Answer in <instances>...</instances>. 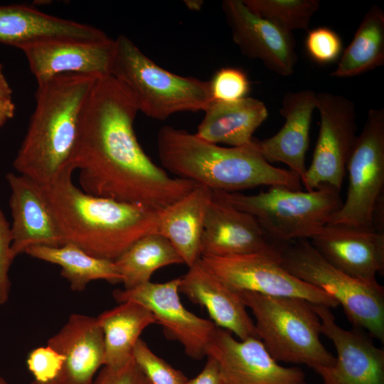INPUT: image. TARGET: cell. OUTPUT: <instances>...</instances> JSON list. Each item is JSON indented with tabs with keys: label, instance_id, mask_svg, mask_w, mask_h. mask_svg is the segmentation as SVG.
Masks as SVG:
<instances>
[{
	"label": "cell",
	"instance_id": "6da1fadb",
	"mask_svg": "<svg viewBox=\"0 0 384 384\" xmlns=\"http://www.w3.org/2000/svg\"><path fill=\"white\" fill-rule=\"evenodd\" d=\"M138 112L121 82L99 78L82 113L73 169L85 193L159 212L198 183L170 176L144 152L134 129Z\"/></svg>",
	"mask_w": 384,
	"mask_h": 384
},
{
	"label": "cell",
	"instance_id": "7a4b0ae2",
	"mask_svg": "<svg viewBox=\"0 0 384 384\" xmlns=\"http://www.w3.org/2000/svg\"><path fill=\"white\" fill-rule=\"evenodd\" d=\"M98 78L68 73L37 83L35 109L13 163L19 174L43 186L75 171L82 113Z\"/></svg>",
	"mask_w": 384,
	"mask_h": 384
},
{
	"label": "cell",
	"instance_id": "3957f363",
	"mask_svg": "<svg viewBox=\"0 0 384 384\" xmlns=\"http://www.w3.org/2000/svg\"><path fill=\"white\" fill-rule=\"evenodd\" d=\"M73 171L41 186L65 244L115 261L143 236L157 233L158 213L144 206L88 194L72 180Z\"/></svg>",
	"mask_w": 384,
	"mask_h": 384
},
{
	"label": "cell",
	"instance_id": "277c9868",
	"mask_svg": "<svg viewBox=\"0 0 384 384\" xmlns=\"http://www.w3.org/2000/svg\"><path fill=\"white\" fill-rule=\"evenodd\" d=\"M157 150L165 171L211 190L240 192L262 186L302 188L297 174L272 166L260 155L254 139L248 146L225 147L166 125L158 132Z\"/></svg>",
	"mask_w": 384,
	"mask_h": 384
},
{
	"label": "cell",
	"instance_id": "5b68a950",
	"mask_svg": "<svg viewBox=\"0 0 384 384\" xmlns=\"http://www.w3.org/2000/svg\"><path fill=\"white\" fill-rule=\"evenodd\" d=\"M255 319L257 337L277 362L312 369L332 366L336 357L321 341V319L314 304L297 297L239 292Z\"/></svg>",
	"mask_w": 384,
	"mask_h": 384
},
{
	"label": "cell",
	"instance_id": "8992f818",
	"mask_svg": "<svg viewBox=\"0 0 384 384\" xmlns=\"http://www.w3.org/2000/svg\"><path fill=\"white\" fill-rule=\"evenodd\" d=\"M114 41L110 75L129 90L147 117L164 120L179 112L205 111L213 102L209 81L161 68L124 35Z\"/></svg>",
	"mask_w": 384,
	"mask_h": 384
},
{
	"label": "cell",
	"instance_id": "52a82bcc",
	"mask_svg": "<svg viewBox=\"0 0 384 384\" xmlns=\"http://www.w3.org/2000/svg\"><path fill=\"white\" fill-rule=\"evenodd\" d=\"M340 191L324 185L310 191L284 186L247 195L219 191L235 208L252 215L274 242L310 240L341 207Z\"/></svg>",
	"mask_w": 384,
	"mask_h": 384
},
{
	"label": "cell",
	"instance_id": "ba28073f",
	"mask_svg": "<svg viewBox=\"0 0 384 384\" xmlns=\"http://www.w3.org/2000/svg\"><path fill=\"white\" fill-rule=\"evenodd\" d=\"M289 273L331 295L353 328L384 342V287L354 279L328 262L307 239L276 243Z\"/></svg>",
	"mask_w": 384,
	"mask_h": 384
},
{
	"label": "cell",
	"instance_id": "9c48e42d",
	"mask_svg": "<svg viewBox=\"0 0 384 384\" xmlns=\"http://www.w3.org/2000/svg\"><path fill=\"white\" fill-rule=\"evenodd\" d=\"M348 187L328 224L383 232L384 109H370L346 165Z\"/></svg>",
	"mask_w": 384,
	"mask_h": 384
},
{
	"label": "cell",
	"instance_id": "30bf717a",
	"mask_svg": "<svg viewBox=\"0 0 384 384\" xmlns=\"http://www.w3.org/2000/svg\"><path fill=\"white\" fill-rule=\"evenodd\" d=\"M201 263L216 277L238 292L297 297L329 308L338 303L328 293L289 273L282 265L277 248L225 257H201Z\"/></svg>",
	"mask_w": 384,
	"mask_h": 384
},
{
	"label": "cell",
	"instance_id": "8fae6325",
	"mask_svg": "<svg viewBox=\"0 0 384 384\" xmlns=\"http://www.w3.org/2000/svg\"><path fill=\"white\" fill-rule=\"evenodd\" d=\"M316 109L321 119L319 136L302 185L307 191L324 185L341 190L357 137L355 105L343 95L320 92Z\"/></svg>",
	"mask_w": 384,
	"mask_h": 384
},
{
	"label": "cell",
	"instance_id": "7c38bea8",
	"mask_svg": "<svg viewBox=\"0 0 384 384\" xmlns=\"http://www.w3.org/2000/svg\"><path fill=\"white\" fill-rule=\"evenodd\" d=\"M181 277L155 283L148 282L131 289H116L119 303L131 301L148 309L161 325L166 336L178 341L191 358L206 356L208 346L218 328L212 321L187 310L179 297Z\"/></svg>",
	"mask_w": 384,
	"mask_h": 384
},
{
	"label": "cell",
	"instance_id": "4fadbf2b",
	"mask_svg": "<svg viewBox=\"0 0 384 384\" xmlns=\"http://www.w3.org/2000/svg\"><path fill=\"white\" fill-rule=\"evenodd\" d=\"M321 323V334L330 339L337 356L330 366L313 370L322 384H384V350L377 347L363 330L339 326L331 309L314 304Z\"/></svg>",
	"mask_w": 384,
	"mask_h": 384
},
{
	"label": "cell",
	"instance_id": "5bb4252c",
	"mask_svg": "<svg viewBox=\"0 0 384 384\" xmlns=\"http://www.w3.org/2000/svg\"><path fill=\"white\" fill-rule=\"evenodd\" d=\"M207 356L216 361L224 384H306L301 368L279 364L257 337L237 340L218 327Z\"/></svg>",
	"mask_w": 384,
	"mask_h": 384
},
{
	"label": "cell",
	"instance_id": "9a60e30c",
	"mask_svg": "<svg viewBox=\"0 0 384 384\" xmlns=\"http://www.w3.org/2000/svg\"><path fill=\"white\" fill-rule=\"evenodd\" d=\"M115 41L109 36L96 39L54 38L21 47L37 83L55 76L110 75Z\"/></svg>",
	"mask_w": 384,
	"mask_h": 384
},
{
	"label": "cell",
	"instance_id": "2e32d148",
	"mask_svg": "<svg viewBox=\"0 0 384 384\" xmlns=\"http://www.w3.org/2000/svg\"><path fill=\"white\" fill-rule=\"evenodd\" d=\"M222 9L232 38L249 58L261 60L267 68L289 76L297 62L294 35L250 11L242 0H225Z\"/></svg>",
	"mask_w": 384,
	"mask_h": 384
},
{
	"label": "cell",
	"instance_id": "e0dca14e",
	"mask_svg": "<svg viewBox=\"0 0 384 384\" xmlns=\"http://www.w3.org/2000/svg\"><path fill=\"white\" fill-rule=\"evenodd\" d=\"M331 265L363 282L377 284L384 274V233L327 224L309 240Z\"/></svg>",
	"mask_w": 384,
	"mask_h": 384
},
{
	"label": "cell",
	"instance_id": "ac0fdd59",
	"mask_svg": "<svg viewBox=\"0 0 384 384\" xmlns=\"http://www.w3.org/2000/svg\"><path fill=\"white\" fill-rule=\"evenodd\" d=\"M276 243L265 234L257 220L212 190L201 242V257H225L271 252Z\"/></svg>",
	"mask_w": 384,
	"mask_h": 384
},
{
	"label": "cell",
	"instance_id": "d6986e66",
	"mask_svg": "<svg viewBox=\"0 0 384 384\" xmlns=\"http://www.w3.org/2000/svg\"><path fill=\"white\" fill-rule=\"evenodd\" d=\"M11 189V252L14 258L33 246L65 244L48 201L40 184L28 177L8 173Z\"/></svg>",
	"mask_w": 384,
	"mask_h": 384
},
{
	"label": "cell",
	"instance_id": "ffe728a7",
	"mask_svg": "<svg viewBox=\"0 0 384 384\" xmlns=\"http://www.w3.org/2000/svg\"><path fill=\"white\" fill-rule=\"evenodd\" d=\"M316 95L310 89L287 92L279 110L285 120L282 128L271 137L262 140L254 139L257 150L267 162L286 164L301 181L307 169L305 157L310 125L316 110Z\"/></svg>",
	"mask_w": 384,
	"mask_h": 384
},
{
	"label": "cell",
	"instance_id": "44dd1931",
	"mask_svg": "<svg viewBox=\"0 0 384 384\" xmlns=\"http://www.w3.org/2000/svg\"><path fill=\"white\" fill-rule=\"evenodd\" d=\"M179 292L204 307L217 327L234 334L240 340L257 337L254 321L240 292L216 277L200 259L181 277Z\"/></svg>",
	"mask_w": 384,
	"mask_h": 384
},
{
	"label": "cell",
	"instance_id": "7402d4cb",
	"mask_svg": "<svg viewBox=\"0 0 384 384\" xmlns=\"http://www.w3.org/2000/svg\"><path fill=\"white\" fill-rule=\"evenodd\" d=\"M47 345L64 357L58 384H93L104 365L105 341L97 317L73 314Z\"/></svg>",
	"mask_w": 384,
	"mask_h": 384
},
{
	"label": "cell",
	"instance_id": "603a6c76",
	"mask_svg": "<svg viewBox=\"0 0 384 384\" xmlns=\"http://www.w3.org/2000/svg\"><path fill=\"white\" fill-rule=\"evenodd\" d=\"M105 36V33L92 26L50 15L27 5L0 6V43L18 49L49 38Z\"/></svg>",
	"mask_w": 384,
	"mask_h": 384
},
{
	"label": "cell",
	"instance_id": "cb8c5ba5",
	"mask_svg": "<svg viewBox=\"0 0 384 384\" xmlns=\"http://www.w3.org/2000/svg\"><path fill=\"white\" fill-rule=\"evenodd\" d=\"M212 190L197 184L158 213L157 233L166 237L188 267L201 258V242Z\"/></svg>",
	"mask_w": 384,
	"mask_h": 384
},
{
	"label": "cell",
	"instance_id": "d4e9b609",
	"mask_svg": "<svg viewBox=\"0 0 384 384\" xmlns=\"http://www.w3.org/2000/svg\"><path fill=\"white\" fill-rule=\"evenodd\" d=\"M204 112L195 134L208 142L231 147L250 145L252 134L268 116L265 105L250 97L232 102H212Z\"/></svg>",
	"mask_w": 384,
	"mask_h": 384
},
{
	"label": "cell",
	"instance_id": "484cf974",
	"mask_svg": "<svg viewBox=\"0 0 384 384\" xmlns=\"http://www.w3.org/2000/svg\"><path fill=\"white\" fill-rule=\"evenodd\" d=\"M105 341L104 366L118 368L133 359V351L143 331L156 324L154 314L131 301L103 311L97 317Z\"/></svg>",
	"mask_w": 384,
	"mask_h": 384
},
{
	"label": "cell",
	"instance_id": "4316f807",
	"mask_svg": "<svg viewBox=\"0 0 384 384\" xmlns=\"http://www.w3.org/2000/svg\"><path fill=\"white\" fill-rule=\"evenodd\" d=\"M25 254L61 267L60 274L68 281L73 291H83L94 280L122 282L114 261L92 256L71 242L57 247L33 246Z\"/></svg>",
	"mask_w": 384,
	"mask_h": 384
},
{
	"label": "cell",
	"instance_id": "83f0119b",
	"mask_svg": "<svg viewBox=\"0 0 384 384\" xmlns=\"http://www.w3.org/2000/svg\"><path fill=\"white\" fill-rule=\"evenodd\" d=\"M384 63V12L373 4L364 14L354 36L341 55L332 78L362 75Z\"/></svg>",
	"mask_w": 384,
	"mask_h": 384
},
{
	"label": "cell",
	"instance_id": "f1b7e54d",
	"mask_svg": "<svg viewBox=\"0 0 384 384\" xmlns=\"http://www.w3.org/2000/svg\"><path fill=\"white\" fill-rule=\"evenodd\" d=\"M114 262L124 289L150 282L154 272L161 267L183 263L171 242L158 233L143 236Z\"/></svg>",
	"mask_w": 384,
	"mask_h": 384
},
{
	"label": "cell",
	"instance_id": "f546056e",
	"mask_svg": "<svg viewBox=\"0 0 384 384\" xmlns=\"http://www.w3.org/2000/svg\"><path fill=\"white\" fill-rule=\"evenodd\" d=\"M259 16L289 31H309L311 17L319 10V0H242Z\"/></svg>",
	"mask_w": 384,
	"mask_h": 384
},
{
	"label": "cell",
	"instance_id": "4dcf8cb0",
	"mask_svg": "<svg viewBox=\"0 0 384 384\" xmlns=\"http://www.w3.org/2000/svg\"><path fill=\"white\" fill-rule=\"evenodd\" d=\"M133 358L150 384H187L188 379L179 370L156 356L141 338L135 345Z\"/></svg>",
	"mask_w": 384,
	"mask_h": 384
},
{
	"label": "cell",
	"instance_id": "1f68e13d",
	"mask_svg": "<svg viewBox=\"0 0 384 384\" xmlns=\"http://www.w3.org/2000/svg\"><path fill=\"white\" fill-rule=\"evenodd\" d=\"M213 102H232L247 97L250 82L246 73L235 68H223L209 81Z\"/></svg>",
	"mask_w": 384,
	"mask_h": 384
},
{
	"label": "cell",
	"instance_id": "d6a6232c",
	"mask_svg": "<svg viewBox=\"0 0 384 384\" xmlns=\"http://www.w3.org/2000/svg\"><path fill=\"white\" fill-rule=\"evenodd\" d=\"M305 48L312 60L319 64H329L340 58L343 43L336 32L321 26L308 31Z\"/></svg>",
	"mask_w": 384,
	"mask_h": 384
},
{
	"label": "cell",
	"instance_id": "836d02e7",
	"mask_svg": "<svg viewBox=\"0 0 384 384\" xmlns=\"http://www.w3.org/2000/svg\"><path fill=\"white\" fill-rule=\"evenodd\" d=\"M26 363L34 380L49 383L55 381L58 376L63 366L64 357L47 345L32 350Z\"/></svg>",
	"mask_w": 384,
	"mask_h": 384
},
{
	"label": "cell",
	"instance_id": "e575fe53",
	"mask_svg": "<svg viewBox=\"0 0 384 384\" xmlns=\"http://www.w3.org/2000/svg\"><path fill=\"white\" fill-rule=\"evenodd\" d=\"M12 234L0 206V304L9 300L11 291L10 267L15 259L11 252Z\"/></svg>",
	"mask_w": 384,
	"mask_h": 384
},
{
	"label": "cell",
	"instance_id": "d590c367",
	"mask_svg": "<svg viewBox=\"0 0 384 384\" xmlns=\"http://www.w3.org/2000/svg\"><path fill=\"white\" fill-rule=\"evenodd\" d=\"M93 384H150L134 358L122 367L104 366Z\"/></svg>",
	"mask_w": 384,
	"mask_h": 384
},
{
	"label": "cell",
	"instance_id": "8d00e7d4",
	"mask_svg": "<svg viewBox=\"0 0 384 384\" xmlns=\"http://www.w3.org/2000/svg\"><path fill=\"white\" fill-rule=\"evenodd\" d=\"M187 384H224L216 361L207 356V361L202 370L193 378L188 379Z\"/></svg>",
	"mask_w": 384,
	"mask_h": 384
},
{
	"label": "cell",
	"instance_id": "74e56055",
	"mask_svg": "<svg viewBox=\"0 0 384 384\" xmlns=\"http://www.w3.org/2000/svg\"><path fill=\"white\" fill-rule=\"evenodd\" d=\"M14 112L15 105L12 100L0 98V127L14 117Z\"/></svg>",
	"mask_w": 384,
	"mask_h": 384
},
{
	"label": "cell",
	"instance_id": "f35d334b",
	"mask_svg": "<svg viewBox=\"0 0 384 384\" xmlns=\"http://www.w3.org/2000/svg\"><path fill=\"white\" fill-rule=\"evenodd\" d=\"M11 88L4 75L3 66L0 63V98L11 99Z\"/></svg>",
	"mask_w": 384,
	"mask_h": 384
},
{
	"label": "cell",
	"instance_id": "ab89813d",
	"mask_svg": "<svg viewBox=\"0 0 384 384\" xmlns=\"http://www.w3.org/2000/svg\"><path fill=\"white\" fill-rule=\"evenodd\" d=\"M186 5L187 6V7L191 10H196V11H198L199 10L202 5H203V1H197V0H195V1H186Z\"/></svg>",
	"mask_w": 384,
	"mask_h": 384
},
{
	"label": "cell",
	"instance_id": "60d3db41",
	"mask_svg": "<svg viewBox=\"0 0 384 384\" xmlns=\"http://www.w3.org/2000/svg\"><path fill=\"white\" fill-rule=\"evenodd\" d=\"M30 384H58V383L55 381H52L49 383H40L36 380H33Z\"/></svg>",
	"mask_w": 384,
	"mask_h": 384
},
{
	"label": "cell",
	"instance_id": "b9f144b4",
	"mask_svg": "<svg viewBox=\"0 0 384 384\" xmlns=\"http://www.w3.org/2000/svg\"><path fill=\"white\" fill-rule=\"evenodd\" d=\"M0 384H9L4 378L0 376Z\"/></svg>",
	"mask_w": 384,
	"mask_h": 384
}]
</instances>
